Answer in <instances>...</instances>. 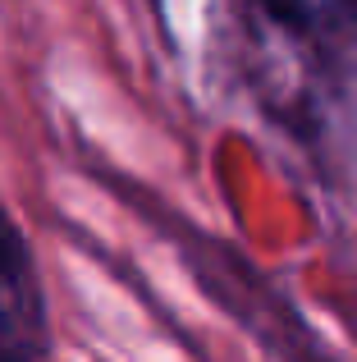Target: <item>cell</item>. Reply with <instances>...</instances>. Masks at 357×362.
Masks as SVG:
<instances>
[{"instance_id":"6da1fadb","label":"cell","mask_w":357,"mask_h":362,"mask_svg":"<svg viewBox=\"0 0 357 362\" xmlns=\"http://www.w3.org/2000/svg\"><path fill=\"white\" fill-rule=\"evenodd\" d=\"M252 33L270 60H289V101H321L357 78V0H252Z\"/></svg>"},{"instance_id":"3957f363","label":"cell","mask_w":357,"mask_h":362,"mask_svg":"<svg viewBox=\"0 0 357 362\" xmlns=\"http://www.w3.org/2000/svg\"><path fill=\"white\" fill-rule=\"evenodd\" d=\"M18 243H23V239H18V230L5 221V211H0V252H5V247H18Z\"/></svg>"},{"instance_id":"7a4b0ae2","label":"cell","mask_w":357,"mask_h":362,"mask_svg":"<svg viewBox=\"0 0 357 362\" xmlns=\"http://www.w3.org/2000/svg\"><path fill=\"white\" fill-rule=\"evenodd\" d=\"M42 349H46V317L28 247L0 252V358H28Z\"/></svg>"}]
</instances>
